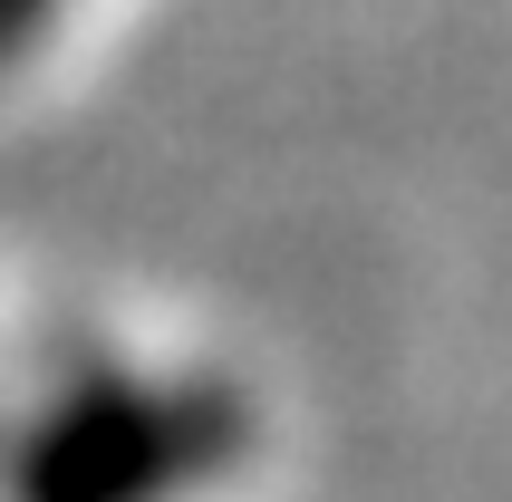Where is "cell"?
<instances>
[{
	"mask_svg": "<svg viewBox=\"0 0 512 502\" xmlns=\"http://www.w3.org/2000/svg\"><path fill=\"white\" fill-rule=\"evenodd\" d=\"M58 20H68V0H0V78H10Z\"/></svg>",
	"mask_w": 512,
	"mask_h": 502,
	"instance_id": "cell-2",
	"label": "cell"
},
{
	"mask_svg": "<svg viewBox=\"0 0 512 502\" xmlns=\"http://www.w3.org/2000/svg\"><path fill=\"white\" fill-rule=\"evenodd\" d=\"M252 454L223 367H97L39 396L0 445V502H194Z\"/></svg>",
	"mask_w": 512,
	"mask_h": 502,
	"instance_id": "cell-1",
	"label": "cell"
}]
</instances>
